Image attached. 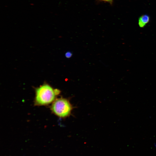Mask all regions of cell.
<instances>
[{"instance_id": "7a4b0ae2", "label": "cell", "mask_w": 156, "mask_h": 156, "mask_svg": "<svg viewBox=\"0 0 156 156\" xmlns=\"http://www.w3.org/2000/svg\"><path fill=\"white\" fill-rule=\"evenodd\" d=\"M72 109V106L68 100L62 98L55 101L51 107V109L54 113L62 118L69 116Z\"/></svg>"}, {"instance_id": "6da1fadb", "label": "cell", "mask_w": 156, "mask_h": 156, "mask_svg": "<svg viewBox=\"0 0 156 156\" xmlns=\"http://www.w3.org/2000/svg\"><path fill=\"white\" fill-rule=\"evenodd\" d=\"M36 92V104L43 105L49 104L53 101L56 96L60 91L57 89H53L50 86L45 83L37 88Z\"/></svg>"}, {"instance_id": "277c9868", "label": "cell", "mask_w": 156, "mask_h": 156, "mask_svg": "<svg viewBox=\"0 0 156 156\" xmlns=\"http://www.w3.org/2000/svg\"><path fill=\"white\" fill-rule=\"evenodd\" d=\"M65 56L66 57L68 58H69L72 57L73 55V54L70 51H67L65 54Z\"/></svg>"}, {"instance_id": "3957f363", "label": "cell", "mask_w": 156, "mask_h": 156, "mask_svg": "<svg viewBox=\"0 0 156 156\" xmlns=\"http://www.w3.org/2000/svg\"><path fill=\"white\" fill-rule=\"evenodd\" d=\"M150 20L149 16L146 14L142 15L139 18L138 24L139 27L142 28L148 23Z\"/></svg>"}, {"instance_id": "5b68a950", "label": "cell", "mask_w": 156, "mask_h": 156, "mask_svg": "<svg viewBox=\"0 0 156 156\" xmlns=\"http://www.w3.org/2000/svg\"><path fill=\"white\" fill-rule=\"evenodd\" d=\"M104 1H111L112 0H102Z\"/></svg>"}]
</instances>
